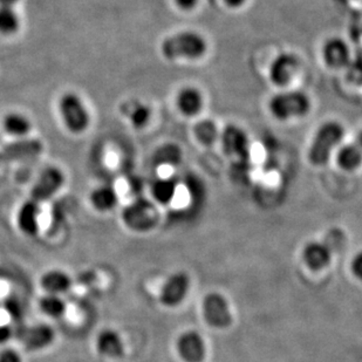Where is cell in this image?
<instances>
[{
	"label": "cell",
	"instance_id": "13",
	"mask_svg": "<svg viewBox=\"0 0 362 362\" xmlns=\"http://www.w3.org/2000/svg\"><path fill=\"white\" fill-rule=\"evenodd\" d=\"M205 99L201 89L185 86L176 95V107L185 117H196L204 108Z\"/></svg>",
	"mask_w": 362,
	"mask_h": 362
},
{
	"label": "cell",
	"instance_id": "6",
	"mask_svg": "<svg viewBox=\"0 0 362 362\" xmlns=\"http://www.w3.org/2000/svg\"><path fill=\"white\" fill-rule=\"evenodd\" d=\"M300 60L290 52L278 54L269 67V80L278 88H285L300 71Z\"/></svg>",
	"mask_w": 362,
	"mask_h": 362
},
{
	"label": "cell",
	"instance_id": "24",
	"mask_svg": "<svg viewBox=\"0 0 362 362\" xmlns=\"http://www.w3.org/2000/svg\"><path fill=\"white\" fill-rule=\"evenodd\" d=\"M183 153L177 144H168L158 148L154 155L155 164L158 165H177L181 163Z\"/></svg>",
	"mask_w": 362,
	"mask_h": 362
},
{
	"label": "cell",
	"instance_id": "21",
	"mask_svg": "<svg viewBox=\"0 0 362 362\" xmlns=\"http://www.w3.org/2000/svg\"><path fill=\"white\" fill-rule=\"evenodd\" d=\"M3 128L11 136L23 137L32 129L31 120L21 113H8L4 117Z\"/></svg>",
	"mask_w": 362,
	"mask_h": 362
},
{
	"label": "cell",
	"instance_id": "18",
	"mask_svg": "<svg viewBox=\"0 0 362 362\" xmlns=\"http://www.w3.org/2000/svg\"><path fill=\"white\" fill-rule=\"evenodd\" d=\"M40 286L47 294L66 293L72 286V279L62 270H49L40 278Z\"/></svg>",
	"mask_w": 362,
	"mask_h": 362
},
{
	"label": "cell",
	"instance_id": "34",
	"mask_svg": "<svg viewBox=\"0 0 362 362\" xmlns=\"http://www.w3.org/2000/svg\"><path fill=\"white\" fill-rule=\"evenodd\" d=\"M19 0H0V6L13 7Z\"/></svg>",
	"mask_w": 362,
	"mask_h": 362
},
{
	"label": "cell",
	"instance_id": "8",
	"mask_svg": "<svg viewBox=\"0 0 362 362\" xmlns=\"http://www.w3.org/2000/svg\"><path fill=\"white\" fill-rule=\"evenodd\" d=\"M17 338L21 340L25 349L31 352H37L47 349L55 340V332L47 324L23 326L16 331Z\"/></svg>",
	"mask_w": 362,
	"mask_h": 362
},
{
	"label": "cell",
	"instance_id": "19",
	"mask_svg": "<svg viewBox=\"0 0 362 362\" xmlns=\"http://www.w3.org/2000/svg\"><path fill=\"white\" fill-rule=\"evenodd\" d=\"M93 208L100 212L112 211L117 208L119 195L112 185H101L94 189L89 196Z\"/></svg>",
	"mask_w": 362,
	"mask_h": 362
},
{
	"label": "cell",
	"instance_id": "23",
	"mask_svg": "<svg viewBox=\"0 0 362 362\" xmlns=\"http://www.w3.org/2000/svg\"><path fill=\"white\" fill-rule=\"evenodd\" d=\"M39 308L45 315H47L49 318L59 319L65 315L67 306L60 296L46 293L39 300Z\"/></svg>",
	"mask_w": 362,
	"mask_h": 362
},
{
	"label": "cell",
	"instance_id": "26",
	"mask_svg": "<svg viewBox=\"0 0 362 362\" xmlns=\"http://www.w3.org/2000/svg\"><path fill=\"white\" fill-rule=\"evenodd\" d=\"M151 108L146 103H136L130 105L128 110V119L134 128L136 129H144V127L148 126L151 122Z\"/></svg>",
	"mask_w": 362,
	"mask_h": 362
},
{
	"label": "cell",
	"instance_id": "29",
	"mask_svg": "<svg viewBox=\"0 0 362 362\" xmlns=\"http://www.w3.org/2000/svg\"><path fill=\"white\" fill-rule=\"evenodd\" d=\"M0 362H23V358L16 349H6L0 352Z\"/></svg>",
	"mask_w": 362,
	"mask_h": 362
},
{
	"label": "cell",
	"instance_id": "14",
	"mask_svg": "<svg viewBox=\"0 0 362 362\" xmlns=\"http://www.w3.org/2000/svg\"><path fill=\"white\" fill-rule=\"evenodd\" d=\"M40 204L28 199L21 205L17 214V226L21 233L28 237H35L40 230Z\"/></svg>",
	"mask_w": 362,
	"mask_h": 362
},
{
	"label": "cell",
	"instance_id": "1",
	"mask_svg": "<svg viewBox=\"0 0 362 362\" xmlns=\"http://www.w3.org/2000/svg\"><path fill=\"white\" fill-rule=\"evenodd\" d=\"M345 127L339 121H326L315 132L308 151V160L313 167H324L332 155L341 146Z\"/></svg>",
	"mask_w": 362,
	"mask_h": 362
},
{
	"label": "cell",
	"instance_id": "3",
	"mask_svg": "<svg viewBox=\"0 0 362 362\" xmlns=\"http://www.w3.org/2000/svg\"><path fill=\"white\" fill-rule=\"evenodd\" d=\"M271 117L281 122L303 119L312 110V100L303 90H285L274 94L267 103Z\"/></svg>",
	"mask_w": 362,
	"mask_h": 362
},
{
	"label": "cell",
	"instance_id": "32",
	"mask_svg": "<svg viewBox=\"0 0 362 362\" xmlns=\"http://www.w3.org/2000/svg\"><path fill=\"white\" fill-rule=\"evenodd\" d=\"M14 331L10 325L0 324V345H4L10 341L13 337Z\"/></svg>",
	"mask_w": 362,
	"mask_h": 362
},
{
	"label": "cell",
	"instance_id": "17",
	"mask_svg": "<svg viewBox=\"0 0 362 362\" xmlns=\"http://www.w3.org/2000/svg\"><path fill=\"white\" fill-rule=\"evenodd\" d=\"M335 162L342 171H356L362 165V151L354 142L342 144L335 151Z\"/></svg>",
	"mask_w": 362,
	"mask_h": 362
},
{
	"label": "cell",
	"instance_id": "9",
	"mask_svg": "<svg viewBox=\"0 0 362 362\" xmlns=\"http://www.w3.org/2000/svg\"><path fill=\"white\" fill-rule=\"evenodd\" d=\"M203 317L212 327L224 328L229 326L233 315L226 297L217 292L209 293L203 300Z\"/></svg>",
	"mask_w": 362,
	"mask_h": 362
},
{
	"label": "cell",
	"instance_id": "16",
	"mask_svg": "<svg viewBox=\"0 0 362 362\" xmlns=\"http://www.w3.org/2000/svg\"><path fill=\"white\" fill-rule=\"evenodd\" d=\"M332 252L324 243L311 242L303 250V259L312 270H322L331 263Z\"/></svg>",
	"mask_w": 362,
	"mask_h": 362
},
{
	"label": "cell",
	"instance_id": "20",
	"mask_svg": "<svg viewBox=\"0 0 362 362\" xmlns=\"http://www.w3.org/2000/svg\"><path fill=\"white\" fill-rule=\"evenodd\" d=\"M223 141L226 144V151L230 155H244L247 151V137L242 129L235 126L226 128L223 135Z\"/></svg>",
	"mask_w": 362,
	"mask_h": 362
},
{
	"label": "cell",
	"instance_id": "31",
	"mask_svg": "<svg viewBox=\"0 0 362 362\" xmlns=\"http://www.w3.org/2000/svg\"><path fill=\"white\" fill-rule=\"evenodd\" d=\"M351 271L352 274L356 276L358 279L362 281V251H360L356 257L353 258L352 263H351Z\"/></svg>",
	"mask_w": 362,
	"mask_h": 362
},
{
	"label": "cell",
	"instance_id": "27",
	"mask_svg": "<svg viewBox=\"0 0 362 362\" xmlns=\"http://www.w3.org/2000/svg\"><path fill=\"white\" fill-rule=\"evenodd\" d=\"M21 28V18L13 7L0 6V33L5 35H14Z\"/></svg>",
	"mask_w": 362,
	"mask_h": 362
},
{
	"label": "cell",
	"instance_id": "10",
	"mask_svg": "<svg viewBox=\"0 0 362 362\" xmlns=\"http://www.w3.org/2000/svg\"><path fill=\"white\" fill-rule=\"evenodd\" d=\"M190 288V278L185 272H177L168 278L160 292V303L167 308H175L185 300Z\"/></svg>",
	"mask_w": 362,
	"mask_h": 362
},
{
	"label": "cell",
	"instance_id": "22",
	"mask_svg": "<svg viewBox=\"0 0 362 362\" xmlns=\"http://www.w3.org/2000/svg\"><path fill=\"white\" fill-rule=\"evenodd\" d=\"M177 192V182L174 178L164 177L158 178L151 185V195L155 201L160 204H169L174 201L175 196Z\"/></svg>",
	"mask_w": 362,
	"mask_h": 362
},
{
	"label": "cell",
	"instance_id": "11",
	"mask_svg": "<svg viewBox=\"0 0 362 362\" xmlns=\"http://www.w3.org/2000/svg\"><path fill=\"white\" fill-rule=\"evenodd\" d=\"M322 58L328 69H342L349 65L352 55L349 44L344 39L332 37L322 45Z\"/></svg>",
	"mask_w": 362,
	"mask_h": 362
},
{
	"label": "cell",
	"instance_id": "5",
	"mask_svg": "<svg viewBox=\"0 0 362 362\" xmlns=\"http://www.w3.org/2000/svg\"><path fill=\"white\" fill-rule=\"evenodd\" d=\"M122 221L128 229L146 233L158 224V209L151 201L140 197L123 209Z\"/></svg>",
	"mask_w": 362,
	"mask_h": 362
},
{
	"label": "cell",
	"instance_id": "4",
	"mask_svg": "<svg viewBox=\"0 0 362 362\" xmlns=\"http://www.w3.org/2000/svg\"><path fill=\"white\" fill-rule=\"evenodd\" d=\"M59 113L66 128L73 134L85 133L90 124V115L83 100L76 93H66L59 100Z\"/></svg>",
	"mask_w": 362,
	"mask_h": 362
},
{
	"label": "cell",
	"instance_id": "7",
	"mask_svg": "<svg viewBox=\"0 0 362 362\" xmlns=\"http://www.w3.org/2000/svg\"><path fill=\"white\" fill-rule=\"evenodd\" d=\"M65 185V174L59 168L48 167L41 173L31 190V199L42 202L51 199Z\"/></svg>",
	"mask_w": 362,
	"mask_h": 362
},
{
	"label": "cell",
	"instance_id": "15",
	"mask_svg": "<svg viewBox=\"0 0 362 362\" xmlns=\"http://www.w3.org/2000/svg\"><path fill=\"white\" fill-rule=\"evenodd\" d=\"M95 347L100 356L107 359H120L124 352L120 334L110 328L100 332L96 337Z\"/></svg>",
	"mask_w": 362,
	"mask_h": 362
},
{
	"label": "cell",
	"instance_id": "12",
	"mask_svg": "<svg viewBox=\"0 0 362 362\" xmlns=\"http://www.w3.org/2000/svg\"><path fill=\"white\" fill-rule=\"evenodd\" d=\"M176 349L180 358L185 362H202L206 353L204 339L196 331L182 333L176 341Z\"/></svg>",
	"mask_w": 362,
	"mask_h": 362
},
{
	"label": "cell",
	"instance_id": "35",
	"mask_svg": "<svg viewBox=\"0 0 362 362\" xmlns=\"http://www.w3.org/2000/svg\"><path fill=\"white\" fill-rule=\"evenodd\" d=\"M354 144H356V146H358V147H359L362 151V129L360 130L359 133H358V135H356V142H354Z\"/></svg>",
	"mask_w": 362,
	"mask_h": 362
},
{
	"label": "cell",
	"instance_id": "28",
	"mask_svg": "<svg viewBox=\"0 0 362 362\" xmlns=\"http://www.w3.org/2000/svg\"><path fill=\"white\" fill-rule=\"evenodd\" d=\"M4 311L14 322H21L24 318V306L17 297H7L3 303Z\"/></svg>",
	"mask_w": 362,
	"mask_h": 362
},
{
	"label": "cell",
	"instance_id": "33",
	"mask_svg": "<svg viewBox=\"0 0 362 362\" xmlns=\"http://www.w3.org/2000/svg\"><path fill=\"white\" fill-rule=\"evenodd\" d=\"M222 1L226 7L233 8V10H238L245 5L247 0H222Z\"/></svg>",
	"mask_w": 362,
	"mask_h": 362
},
{
	"label": "cell",
	"instance_id": "2",
	"mask_svg": "<svg viewBox=\"0 0 362 362\" xmlns=\"http://www.w3.org/2000/svg\"><path fill=\"white\" fill-rule=\"evenodd\" d=\"M208 40L196 31H182L162 41L161 53L170 62L174 60H199L208 53Z\"/></svg>",
	"mask_w": 362,
	"mask_h": 362
},
{
	"label": "cell",
	"instance_id": "30",
	"mask_svg": "<svg viewBox=\"0 0 362 362\" xmlns=\"http://www.w3.org/2000/svg\"><path fill=\"white\" fill-rule=\"evenodd\" d=\"M174 4L178 10L183 12H192L199 6V0H174Z\"/></svg>",
	"mask_w": 362,
	"mask_h": 362
},
{
	"label": "cell",
	"instance_id": "25",
	"mask_svg": "<svg viewBox=\"0 0 362 362\" xmlns=\"http://www.w3.org/2000/svg\"><path fill=\"white\" fill-rule=\"evenodd\" d=\"M194 135L199 144L208 147L217 141L218 129L214 121L202 120L199 123H196V126L194 127Z\"/></svg>",
	"mask_w": 362,
	"mask_h": 362
}]
</instances>
